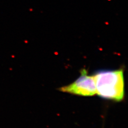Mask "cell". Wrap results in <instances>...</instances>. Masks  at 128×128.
<instances>
[{
  "instance_id": "obj_1",
  "label": "cell",
  "mask_w": 128,
  "mask_h": 128,
  "mask_svg": "<svg viewBox=\"0 0 128 128\" xmlns=\"http://www.w3.org/2000/svg\"><path fill=\"white\" fill-rule=\"evenodd\" d=\"M96 94L102 98L120 102L125 94L124 70H102L93 75Z\"/></svg>"
},
{
  "instance_id": "obj_2",
  "label": "cell",
  "mask_w": 128,
  "mask_h": 128,
  "mask_svg": "<svg viewBox=\"0 0 128 128\" xmlns=\"http://www.w3.org/2000/svg\"><path fill=\"white\" fill-rule=\"evenodd\" d=\"M60 91L76 95L92 96L96 94L95 80L93 75L88 74L86 69L81 71V75L73 83L61 87Z\"/></svg>"
}]
</instances>
